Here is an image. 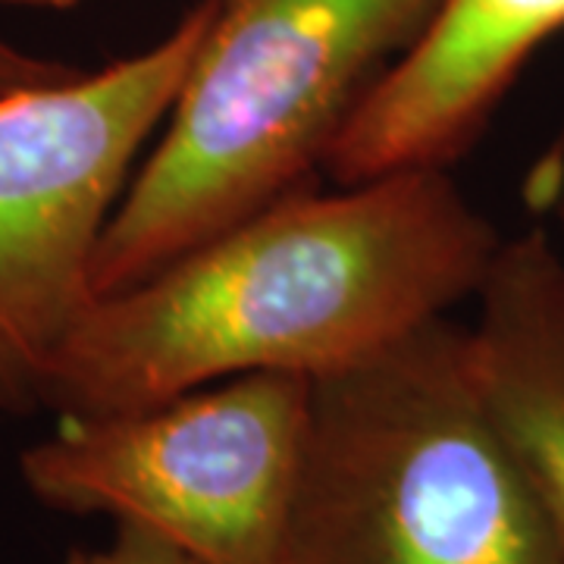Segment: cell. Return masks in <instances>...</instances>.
Here are the masks:
<instances>
[{
	"label": "cell",
	"instance_id": "obj_7",
	"mask_svg": "<svg viewBox=\"0 0 564 564\" xmlns=\"http://www.w3.org/2000/svg\"><path fill=\"white\" fill-rule=\"evenodd\" d=\"M467 326L486 411L564 530V248L545 229L502 239Z\"/></svg>",
	"mask_w": 564,
	"mask_h": 564
},
{
	"label": "cell",
	"instance_id": "obj_6",
	"mask_svg": "<svg viewBox=\"0 0 564 564\" xmlns=\"http://www.w3.org/2000/svg\"><path fill=\"white\" fill-rule=\"evenodd\" d=\"M558 32L564 0H440L421 35L345 122L323 170L339 185L448 170Z\"/></svg>",
	"mask_w": 564,
	"mask_h": 564
},
{
	"label": "cell",
	"instance_id": "obj_2",
	"mask_svg": "<svg viewBox=\"0 0 564 564\" xmlns=\"http://www.w3.org/2000/svg\"><path fill=\"white\" fill-rule=\"evenodd\" d=\"M280 564H564V530L440 317L311 380Z\"/></svg>",
	"mask_w": 564,
	"mask_h": 564
},
{
	"label": "cell",
	"instance_id": "obj_12",
	"mask_svg": "<svg viewBox=\"0 0 564 564\" xmlns=\"http://www.w3.org/2000/svg\"><path fill=\"white\" fill-rule=\"evenodd\" d=\"M549 214L555 217V226H558V232H562V245H564V185H562V192L552 198V204H549Z\"/></svg>",
	"mask_w": 564,
	"mask_h": 564
},
{
	"label": "cell",
	"instance_id": "obj_9",
	"mask_svg": "<svg viewBox=\"0 0 564 564\" xmlns=\"http://www.w3.org/2000/svg\"><path fill=\"white\" fill-rule=\"evenodd\" d=\"M73 73H79V66L29 54V51H22L17 44L0 39V95L32 88V85H44V82L66 79Z\"/></svg>",
	"mask_w": 564,
	"mask_h": 564
},
{
	"label": "cell",
	"instance_id": "obj_5",
	"mask_svg": "<svg viewBox=\"0 0 564 564\" xmlns=\"http://www.w3.org/2000/svg\"><path fill=\"white\" fill-rule=\"evenodd\" d=\"M311 380L245 373L151 408L61 417L20 455L25 489L66 514L158 533L198 564H280Z\"/></svg>",
	"mask_w": 564,
	"mask_h": 564
},
{
	"label": "cell",
	"instance_id": "obj_8",
	"mask_svg": "<svg viewBox=\"0 0 564 564\" xmlns=\"http://www.w3.org/2000/svg\"><path fill=\"white\" fill-rule=\"evenodd\" d=\"M63 564H198L180 545L135 524H117V533L107 545L76 549Z\"/></svg>",
	"mask_w": 564,
	"mask_h": 564
},
{
	"label": "cell",
	"instance_id": "obj_1",
	"mask_svg": "<svg viewBox=\"0 0 564 564\" xmlns=\"http://www.w3.org/2000/svg\"><path fill=\"white\" fill-rule=\"evenodd\" d=\"M502 239L448 170L307 188L95 295L41 408L101 417L245 373L343 370L477 299Z\"/></svg>",
	"mask_w": 564,
	"mask_h": 564
},
{
	"label": "cell",
	"instance_id": "obj_3",
	"mask_svg": "<svg viewBox=\"0 0 564 564\" xmlns=\"http://www.w3.org/2000/svg\"><path fill=\"white\" fill-rule=\"evenodd\" d=\"M440 0H217L188 76L104 229L91 285L120 292L311 188L370 88Z\"/></svg>",
	"mask_w": 564,
	"mask_h": 564
},
{
	"label": "cell",
	"instance_id": "obj_4",
	"mask_svg": "<svg viewBox=\"0 0 564 564\" xmlns=\"http://www.w3.org/2000/svg\"><path fill=\"white\" fill-rule=\"evenodd\" d=\"M217 0L148 51L0 95V414L41 408L47 370L95 299L104 229L161 129Z\"/></svg>",
	"mask_w": 564,
	"mask_h": 564
},
{
	"label": "cell",
	"instance_id": "obj_10",
	"mask_svg": "<svg viewBox=\"0 0 564 564\" xmlns=\"http://www.w3.org/2000/svg\"><path fill=\"white\" fill-rule=\"evenodd\" d=\"M543 173H549V176H562L564 173V129L562 135H558V141L545 151V158L540 163H536Z\"/></svg>",
	"mask_w": 564,
	"mask_h": 564
},
{
	"label": "cell",
	"instance_id": "obj_11",
	"mask_svg": "<svg viewBox=\"0 0 564 564\" xmlns=\"http://www.w3.org/2000/svg\"><path fill=\"white\" fill-rule=\"evenodd\" d=\"M82 0H0V7H29V10H69Z\"/></svg>",
	"mask_w": 564,
	"mask_h": 564
}]
</instances>
